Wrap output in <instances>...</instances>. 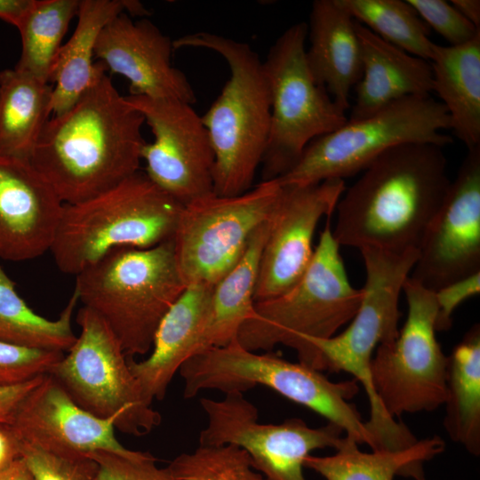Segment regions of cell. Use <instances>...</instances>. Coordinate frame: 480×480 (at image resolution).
Returning <instances> with one entry per match:
<instances>
[{
	"label": "cell",
	"instance_id": "cell-1",
	"mask_svg": "<svg viewBox=\"0 0 480 480\" xmlns=\"http://www.w3.org/2000/svg\"><path fill=\"white\" fill-rule=\"evenodd\" d=\"M142 114L105 75L45 124L29 161L64 204L97 196L139 172Z\"/></svg>",
	"mask_w": 480,
	"mask_h": 480
},
{
	"label": "cell",
	"instance_id": "cell-2",
	"mask_svg": "<svg viewBox=\"0 0 480 480\" xmlns=\"http://www.w3.org/2000/svg\"><path fill=\"white\" fill-rule=\"evenodd\" d=\"M443 148L406 143L375 158L336 205L339 245L419 251L451 184Z\"/></svg>",
	"mask_w": 480,
	"mask_h": 480
},
{
	"label": "cell",
	"instance_id": "cell-3",
	"mask_svg": "<svg viewBox=\"0 0 480 480\" xmlns=\"http://www.w3.org/2000/svg\"><path fill=\"white\" fill-rule=\"evenodd\" d=\"M366 280L358 308L349 325L328 339H303L299 362L320 371H344L360 382L367 395L370 417L365 427L374 444L391 446L402 439L405 427L388 414L372 380L371 362L377 347L398 335L399 296L415 265L419 252H393L377 248L359 250Z\"/></svg>",
	"mask_w": 480,
	"mask_h": 480
},
{
	"label": "cell",
	"instance_id": "cell-4",
	"mask_svg": "<svg viewBox=\"0 0 480 480\" xmlns=\"http://www.w3.org/2000/svg\"><path fill=\"white\" fill-rule=\"evenodd\" d=\"M172 45L212 50L229 66L228 81L201 118L215 155L213 192L241 195L252 187L269 137L271 97L263 61L249 44L209 32L188 34Z\"/></svg>",
	"mask_w": 480,
	"mask_h": 480
},
{
	"label": "cell",
	"instance_id": "cell-5",
	"mask_svg": "<svg viewBox=\"0 0 480 480\" xmlns=\"http://www.w3.org/2000/svg\"><path fill=\"white\" fill-rule=\"evenodd\" d=\"M75 276L78 300L105 321L127 357L151 350L160 322L187 287L172 239L114 248Z\"/></svg>",
	"mask_w": 480,
	"mask_h": 480
},
{
	"label": "cell",
	"instance_id": "cell-6",
	"mask_svg": "<svg viewBox=\"0 0 480 480\" xmlns=\"http://www.w3.org/2000/svg\"><path fill=\"white\" fill-rule=\"evenodd\" d=\"M183 206L138 172L97 196L63 204L50 252L61 272L76 276L114 248L172 240Z\"/></svg>",
	"mask_w": 480,
	"mask_h": 480
},
{
	"label": "cell",
	"instance_id": "cell-7",
	"mask_svg": "<svg viewBox=\"0 0 480 480\" xmlns=\"http://www.w3.org/2000/svg\"><path fill=\"white\" fill-rule=\"evenodd\" d=\"M179 373L186 399L206 389L244 394L264 386L323 416L358 444L372 447L365 421L348 402L359 390L356 380L333 382L300 362L293 363L268 351L258 354L236 340L196 354L181 365Z\"/></svg>",
	"mask_w": 480,
	"mask_h": 480
},
{
	"label": "cell",
	"instance_id": "cell-8",
	"mask_svg": "<svg viewBox=\"0 0 480 480\" xmlns=\"http://www.w3.org/2000/svg\"><path fill=\"white\" fill-rule=\"evenodd\" d=\"M362 295L348 279L328 218L302 277L284 292L254 302L236 341L254 352L284 345L299 357L303 339H328L350 321Z\"/></svg>",
	"mask_w": 480,
	"mask_h": 480
},
{
	"label": "cell",
	"instance_id": "cell-9",
	"mask_svg": "<svg viewBox=\"0 0 480 480\" xmlns=\"http://www.w3.org/2000/svg\"><path fill=\"white\" fill-rule=\"evenodd\" d=\"M451 128L445 107L429 96L399 100L358 120L313 140L295 165L276 179L283 187L308 186L363 172L375 158L396 146L452 143L443 131Z\"/></svg>",
	"mask_w": 480,
	"mask_h": 480
},
{
	"label": "cell",
	"instance_id": "cell-10",
	"mask_svg": "<svg viewBox=\"0 0 480 480\" xmlns=\"http://www.w3.org/2000/svg\"><path fill=\"white\" fill-rule=\"evenodd\" d=\"M307 36V23L292 25L263 61L271 97L269 137L261 162L263 180L284 175L313 140L348 121L346 111L311 74L306 56Z\"/></svg>",
	"mask_w": 480,
	"mask_h": 480
},
{
	"label": "cell",
	"instance_id": "cell-11",
	"mask_svg": "<svg viewBox=\"0 0 480 480\" xmlns=\"http://www.w3.org/2000/svg\"><path fill=\"white\" fill-rule=\"evenodd\" d=\"M76 323L79 335L48 374L86 412L101 419L116 417L115 428L123 434L150 433L160 425L161 414L143 394L114 332L84 306Z\"/></svg>",
	"mask_w": 480,
	"mask_h": 480
},
{
	"label": "cell",
	"instance_id": "cell-12",
	"mask_svg": "<svg viewBox=\"0 0 480 480\" xmlns=\"http://www.w3.org/2000/svg\"><path fill=\"white\" fill-rule=\"evenodd\" d=\"M282 190L274 179L241 195L212 192L184 205L172 242L186 285H214L232 269L256 229L270 219Z\"/></svg>",
	"mask_w": 480,
	"mask_h": 480
},
{
	"label": "cell",
	"instance_id": "cell-13",
	"mask_svg": "<svg viewBox=\"0 0 480 480\" xmlns=\"http://www.w3.org/2000/svg\"><path fill=\"white\" fill-rule=\"evenodd\" d=\"M402 291L406 321L393 341L377 347L371 362L374 391L393 418L434 411L446 396L448 356L436 337L435 292L410 276Z\"/></svg>",
	"mask_w": 480,
	"mask_h": 480
},
{
	"label": "cell",
	"instance_id": "cell-14",
	"mask_svg": "<svg viewBox=\"0 0 480 480\" xmlns=\"http://www.w3.org/2000/svg\"><path fill=\"white\" fill-rule=\"evenodd\" d=\"M224 395L221 399L199 400L207 423L199 434L198 444H231L243 449L266 480H306L304 461L313 451H337L346 443L342 428L332 423L311 428L300 418L279 424L262 423L257 407L243 393Z\"/></svg>",
	"mask_w": 480,
	"mask_h": 480
},
{
	"label": "cell",
	"instance_id": "cell-15",
	"mask_svg": "<svg viewBox=\"0 0 480 480\" xmlns=\"http://www.w3.org/2000/svg\"><path fill=\"white\" fill-rule=\"evenodd\" d=\"M154 135L146 142L145 174L182 205L213 192L215 155L207 129L190 104L140 95L125 96Z\"/></svg>",
	"mask_w": 480,
	"mask_h": 480
},
{
	"label": "cell",
	"instance_id": "cell-16",
	"mask_svg": "<svg viewBox=\"0 0 480 480\" xmlns=\"http://www.w3.org/2000/svg\"><path fill=\"white\" fill-rule=\"evenodd\" d=\"M480 272V148L468 150L430 221L410 277L436 292Z\"/></svg>",
	"mask_w": 480,
	"mask_h": 480
},
{
	"label": "cell",
	"instance_id": "cell-17",
	"mask_svg": "<svg viewBox=\"0 0 480 480\" xmlns=\"http://www.w3.org/2000/svg\"><path fill=\"white\" fill-rule=\"evenodd\" d=\"M282 188L260 255L254 302L284 292L302 277L314 255L316 226L332 216L346 189L341 179Z\"/></svg>",
	"mask_w": 480,
	"mask_h": 480
},
{
	"label": "cell",
	"instance_id": "cell-18",
	"mask_svg": "<svg viewBox=\"0 0 480 480\" xmlns=\"http://www.w3.org/2000/svg\"><path fill=\"white\" fill-rule=\"evenodd\" d=\"M116 420L84 410L46 373L21 401L9 425L19 441L55 453L87 455L103 450L132 454L134 451L115 436Z\"/></svg>",
	"mask_w": 480,
	"mask_h": 480
},
{
	"label": "cell",
	"instance_id": "cell-19",
	"mask_svg": "<svg viewBox=\"0 0 480 480\" xmlns=\"http://www.w3.org/2000/svg\"><path fill=\"white\" fill-rule=\"evenodd\" d=\"M172 41L147 18L132 20L125 12L100 31L94 49L111 74L130 83V95L196 102L188 78L171 62Z\"/></svg>",
	"mask_w": 480,
	"mask_h": 480
},
{
	"label": "cell",
	"instance_id": "cell-20",
	"mask_svg": "<svg viewBox=\"0 0 480 480\" xmlns=\"http://www.w3.org/2000/svg\"><path fill=\"white\" fill-rule=\"evenodd\" d=\"M63 204L29 160L0 156V259L26 261L50 251Z\"/></svg>",
	"mask_w": 480,
	"mask_h": 480
},
{
	"label": "cell",
	"instance_id": "cell-21",
	"mask_svg": "<svg viewBox=\"0 0 480 480\" xmlns=\"http://www.w3.org/2000/svg\"><path fill=\"white\" fill-rule=\"evenodd\" d=\"M212 289V284L188 285L160 322L149 356L139 362L128 357L131 371L150 403L164 398L176 372L196 354Z\"/></svg>",
	"mask_w": 480,
	"mask_h": 480
},
{
	"label": "cell",
	"instance_id": "cell-22",
	"mask_svg": "<svg viewBox=\"0 0 480 480\" xmlns=\"http://www.w3.org/2000/svg\"><path fill=\"white\" fill-rule=\"evenodd\" d=\"M362 50V76L348 120L367 117L404 98L429 96L433 74L428 60L384 41L356 21Z\"/></svg>",
	"mask_w": 480,
	"mask_h": 480
},
{
	"label": "cell",
	"instance_id": "cell-23",
	"mask_svg": "<svg viewBox=\"0 0 480 480\" xmlns=\"http://www.w3.org/2000/svg\"><path fill=\"white\" fill-rule=\"evenodd\" d=\"M124 12L131 17L149 14L136 0H80L76 29L61 45L51 73L53 116L69 109L106 75L107 67L93 62L95 44L102 28Z\"/></svg>",
	"mask_w": 480,
	"mask_h": 480
},
{
	"label": "cell",
	"instance_id": "cell-24",
	"mask_svg": "<svg viewBox=\"0 0 480 480\" xmlns=\"http://www.w3.org/2000/svg\"><path fill=\"white\" fill-rule=\"evenodd\" d=\"M307 61L316 82L343 110L362 76V50L356 20L339 0H316L308 25Z\"/></svg>",
	"mask_w": 480,
	"mask_h": 480
},
{
	"label": "cell",
	"instance_id": "cell-25",
	"mask_svg": "<svg viewBox=\"0 0 480 480\" xmlns=\"http://www.w3.org/2000/svg\"><path fill=\"white\" fill-rule=\"evenodd\" d=\"M429 62L450 129L468 150L480 148V34L460 45L434 43Z\"/></svg>",
	"mask_w": 480,
	"mask_h": 480
},
{
	"label": "cell",
	"instance_id": "cell-26",
	"mask_svg": "<svg viewBox=\"0 0 480 480\" xmlns=\"http://www.w3.org/2000/svg\"><path fill=\"white\" fill-rule=\"evenodd\" d=\"M269 220L256 229L238 262L213 285L196 354L236 340L241 326L252 314L260 260Z\"/></svg>",
	"mask_w": 480,
	"mask_h": 480
},
{
	"label": "cell",
	"instance_id": "cell-27",
	"mask_svg": "<svg viewBox=\"0 0 480 480\" xmlns=\"http://www.w3.org/2000/svg\"><path fill=\"white\" fill-rule=\"evenodd\" d=\"M52 88L14 68L0 71V156L30 159L52 114Z\"/></svg>",
	"mask_w": 480,
	"mask_h": 480
},
{
	"label": "cell",
	"instance_id": "cell-28",
	"mask_svg": "<svg viewBox=\"0 0 480 480\" xmlns=\"http://www.w3.org/2000/svg\"><path fill=\"white\" fill-rule=\"evenodd\" d=\"M358 444L347 436L346 443L331 456L308 455L304 467L325 480H393L396 476L425 480L422 463L441 453L444 441L433 436L418 440L397 451L361 452Z\"/></svg>",
	"mask_w": 480,
	"mask_h": 480
},
{
	"label": "cell",
	"instance_id": "cell-29",
	"mask_svg": "<svg viewBox=\"0 0 480 480\" xmlns=\"http://www.w3.org/2000/svg\"><path fill=\"white\" fill-rule=\"evenodd\" d=\"M444 428L471 454H480V326L473 325L448 356Z\"/></svg>",
	"mask_w": 480,
	"mask_h": 480
},
{
	"label": "cell",
	"instance_id": "cell-30",
	"mask_svg": "<svg viewBox=\"0 0 480 480\" xmlns=\"http://www.w3.org/2000/svg\"><path fill=\"white\" fill-rule=\"evenodd\" d=\"M16 284L0 265V342L33 349L67 352L76 336L72 316L78 296L75 291L57 319L36 313L18 294Z\"/></svg>",
	"mask_w": 480,
	"mask_h": 480
},
{
	"label": "cell",
	"instance_id": "cell-31",
	"mask_svg": "<svg viewBox=\"0 0 480 480\" xmlns=\"http://www.w3.org/2000/svg\"><path fill=\"white\" fill-rule=\"evenodd\" d=\"M80 0H35L18 29L21 53L14 68L50 84L52 69Z\"/></svg>",
	"mask_w": 480,
	"mask_h": 480
},
{
	"label": "cell",
	"instance_id": "cell-32",
	"mask_svg": "<svg viewBox=\"0 0 480 480\" xmlns=\"http://www.w3.org/2000/svg\"><path fill=\"white\" fill-rule=\"evenodd\" d=\"M353 19L388 44L426 60L434 43L429 28L402 0H339Z\"/></svg>",
	"mask_w": 480,
	"mask_h": 480
},
{
	"label": "cell",
	"instance_id": "cell-33",
	"mask_svg": "<svg viewBox=\"0 0 480 480\" xmlns=\"http://www.w3.org/2000/svg\"><path fill=\"white\" fill-rule=\"evenodd\" d=\"M168 466L180 480H266L243 449L231 444L200 445Z\"/></svg>",
	"mask_w": 480,
	"mask_h": 480
},
{
	"label": "cell",
	"instance_id": "cell-34",
	"mask_svg": "<svg viewBox=\"0 0 480 480\" xmlns=\"http://www.w3.org/2000/svg\"><path fill=\"white\" fill-rule=\"evenodd\" d=\"M19 442L33 480H99V466L87 455L60 454Z\"/></svg>",
	"mask_w": 480,
	"mask_h": 480
},
{
	"label": "cell",
	"instance_id": "cell-35",
	"mask_svg": "<svg viewBox=\"0 0 480 480\" xmlns=\"http://www.w3.org/2000/svg\"><path fill=\"white\" fill-rule=\"evenodd\" d=\"M87 456L99 466V480H180L169 466L158 467L156 458L147 452L125 455L100 450Z\"/></svg>",
	"mask_w": 480,
	"mask_h": 480
},
{
	"label": "cell",
	"instance_id": "cell-36",
	"mask_svg": "<svg viewBox=\"0 0 480 480\" xmlns=\"http://www.w3.org/2000/svg\"><path fill=\"white\" fill-rule=\"evenodd\" d=\"M63 355L0 342V387L20 384L48 373Z\"/></svg>",
	"mask_w": 480,
	"mask_h": 480
},
{
	"label": "cell",
	"instance_id": "cell-37",
	"mask_svg": "<svg viewBox=\"0 0 480 480\" xmlns=\"http://www.w3.org/2000/svg\"><path fill=\"white\" fill-rule=\"evenodd\" d=\"M430 28L450 45H460L480 34V28L467 20L454 6L444 0H406Z\"/></svg>",
	"mask_w": 480,
	"mask_h": 480
},
{
	"label": "cell",
	"instance_id": "cell-38",
	"mask_svg": "<svg viewBox=\"0 0 480 480\" xmlns=\"http://www.w3.org/2000/svg\"><path fill=\"white\" fill-rule=\"evenodd\" d=\"M480 272L452 282L435 292L436 332L448 330L454 310L466 300L479 294Z\"/></svg>",
	"mask_w": 480,
	"mask_h": 480
},
{
	"label": "cell",
	"instance_id": "cell-39",
	"mask_svg": "<svg viewBox=\"0 0 480 480\" xmlns=\"http://www.w3.org/2000/svg\"><path fill=\"white\" fill-rule=\"evenodd\" d=\"M43 375L20 384L0 387V423H11L20 404L37 385Z\"/></svg>",
	"mask_w": 480,
	"mask_h": 480
},
{
	"label": "cell",
	"instance_id": "cell-40",
	"mask_svg": "<svg viewBox=\"0 0 480 480\" xmlns=\"http://www.w3.org/2000/svg\"><path fill=\"white\" fill-rule=\"evenodd\" d=\"M20 458V442L12 428L0 423V474Z\"/></svg>",
	"mask_w": 480,
	"mask_h": 480
},
{
	"label": "cell",
	"instance_id": "cell-41",
	"mask_svg": "<svg viewBox=\"0 0 480 480\" xmlns=\"http://www.w3.org/2000/svg\"><path fill=\"white\" fill-rule=\"evenodd\" d=\"M35 0H0V19L18 28Z\"/></svg>",
	"mask_w": 480,
	"mask_h": 480
},
{
	"label": "cell",
	"instance_id": "cell-42",
	"mask_svg": "<svg viewBox=\"0 0 480 480\" xmlns=\"http://www.w3.org/2000/svg\"><path fill=\"white\" fill-rule=\"evenodd\" d=\"M450 3L467 20L480 28L479 0H452Z\"/></svg>",
	"mask_w": 480,
	"mask_h": 480
},
{
	"label": "cell",
	"instance_id": "cell-43",
	"mask_svg": "<svg viewBox=\"0 0 480 480\" xmlns=\"http://www.w3.org/2000/svg\"><path fill=\"white\" fill-rule=\"evenodd\" d=\"M0 480H33V477L26 463L20 458L0 474Z\"/></svg>",
	"mask_w": 480,
	"mask_h": 480
}]
</instances>
